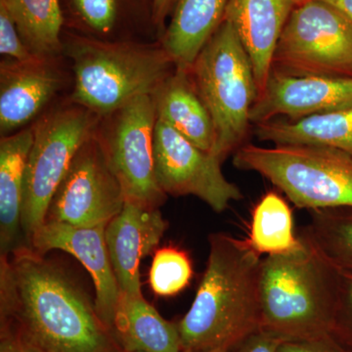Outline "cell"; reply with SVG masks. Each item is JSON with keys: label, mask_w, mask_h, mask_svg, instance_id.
I'll list each match as a JSON object with an SVG mask.
<instances>
[{"label": "cell", "mask_w": 352, "mask_h": 352, "mask_svg": "<svg viewBox=\"0 0 352 352\" xmlns=\"http://www.w3.org/2000/svg\"><path fill=\"white\" fill-rule=\"evenodd\" d=\"M106 226L78 227L45 221L32 236L30 248L41 256L53 250L69 252L82 263L94 282L97 314L112 332L120 292L106 244Z\"/></svg>", "instance_id": "7c38bea8"}, {"label": "cell", "mask_w": 352, "mask_h": 352, "mask_svg": "<svg viewBox=\"0 0 352 352\" xmlns=\"http://www.w3.org/2000/svg\"><path fill=\"white\" fill-rule=\"evenodd\" d=\"M168 227L159 208L131 201H126L122 212L106 226V244L120 294L143 296L141 259L156 249Z\"/></svg>", "instance_id": "5bb4252c"}, {"label": "cell", "mask_w": 352, "mask_h": 352, "mask_svg": "<svg viewBox=\"0 0 352 352\" xmlns=\"http://www.w3.org/2000/svg\"><path fill=\"white\" fill-rule=\"evenodd\" d=\"M233 164L272 183L296 208H352V157L320 145L244 144Z\"/></svg>", "instance_id": "8992f818"}, {"label": "cell", "mask_w": 352, "mask_h": 352, "mask_svg": "<svg viewBox=\"0 0 352 352\" xmlns=\"http://www.w3.org/2000/svg\"><path fill=\"white\" fill-rule=\"evenodd\" d=\"M295 252L263 258L261 330L284 342L330 335L340 270L305 230Z\"/></svg>", "instance_id": "3957f363"}, {"label": "cell", "mask_w": 352, "mask_h": 352, "mask_svg": "<svg viewBox=\"0 0 352 352\" xmlns=\"http://www.w3.org/2000/svg\"><path fill=\"white\" fill-rule=\"evenodd\" d=\"M284 340L259 330L241 342L230 352H278Z\"/></svg>", "instance_id": "f546056e"}, {"label": "cell", "mask_w": 352, "mask_h": 352, "mask_svg": "<svg viewBox=\"0 0 352 352\" xmlns=\"http://www.w3.org/2000/svg\"><path fill=\"white\" fill-rule=\"evenodd\" d=\"M112 333L124 352H182L176 323L163 318L143 296L120 294Z\"/></svg>", "instance_id": "44dd1931"}, {"label": "cell", "mask_w": 352, "mask_h": 352, "mask_svg": "<svg viewBox=\"0 0 352 352\" xmlns=\"http://www.w3.org/2000/svg\"><path fill=\"white\" fill-rule=\"evenodd\" d=\"M194 271L187 252L175 245H166L155 252L149 283L160 296H173L188 287Z\"/></svg>", "instance_id": "484cf974"}, {"label": "cell", "mask_w": 352, "mask_h": 352, "mask_svg": "<svg viewBox=\"0 0 352 352\" xmlns=\"http://www.w3.org/2000/svg\"><path fill=\"white\" fill-rule=\"evenodd\" d=\"M157 118L175 129L183 138L203 151L214 152V122L192 82L189 69L175 67V71L153 94Z\"/></svg>", "instance_id": "d6986e66"}, {"label": "cell", "mask_w": 352, "mask_h": 352, "mask_svg": "<svg viewBox=\"0 0 352 352\" xmlns=\"http://www.w3.org/2000/svg\"><path fill=\"white\" fill-rule=\"evenodd\" d=\"M34 142V129L2 136L0 141V254L8 256L27 247L23 235V194L25 166ZM28 248V247H27Z\"/></svg>", "instance_id": "ac0fdd59"}, {"label": "cell", "mask_w": 352, "mask_h": 352, "mask_svg": "<svg viewBox=\"0 0 352 352\" xmlns=\"http://www.w3.org/2000/svg\"><path fill=\"white\" fill-rule=\"evenodd\" d=\"M136 352H141V351H136Z\"/></svg>", "instance_id": "e575fe53"}, {"label": "cell", "mask_w": 352, "mask_h": 352, "mask_svg": "<svg viewBox=\"0 0 352 352\" xmlns=\"http://www.w3.org/2000/svg\"><path fill=\"white\" fill-rule=\"evenodd\" d=\"M154 153L157 182L166 196H195L217 212L243 198L239 187L222 173L219 157L203 151L157 118Z\"/></svg>", "instance_id": "8fae6325"}, {"label": "cell", "mask_w": 352, "mask_h": 352, "mask_svg": "<svg viewBox=\"0 0 352 352\" xmlns=\"http://www.w3.org/2000/svg\"><path fill=\"white\" fill-rule=\"evenodd\" d=\"M0 52L15 61L36 59L21 38L15 23L4 7L0 6Z\"/></svg>", "instance_id": "83f0119b"}, {"label": "cell", "mask_w": 352, "mask_h": 352, "mask_svg": "<svg viewBox=\"0 0 352 352\" xmlns=\"http://www.w3.org/2000/svg\"><path fill=\"white\" fill-rule=\"evenodd\" d=\"M60 1L69 31L106 41H126L133 34L149 32L159 36L153 20L154 0Z\"/></svg>", "instance_id": "e0dca14e"}, {"label": "cell", "mask_w": 352, "mask_h": 352, "mask_svg": "<svg viewBox=\"0 0 352 352\" xmlns=\"http://www.w3.org/2000/svg\"><path fill=\"white\" fill-rule=\"evenodd\" d=\"M302 0H229L224 20L235 28L251 58L258 97L267 85L278 39Z\"/></svg>", "instance_id": "2e32d148"}, {"label": "cell", "mask_w": 352, "mask_h": 352, "mask_svg": "<svg viewBox=\"0 0 352 352\" xmlns=\"http://www.w3.org/2000/svg\"><path fill=\"white\" fill-rule=\"evenodd\" d=\"M352 105V78L281 75L271 72L250 113L252 124L285 117L298 120Z\"/></svg>", "instance_id": "4fadbf2b"}, {"label": "cell", "mask_w": 352, "mask_h": 352, "mask_svg": "<svg viewBox=\"0 0 352 352\" xmlns=\"http://www.w3.org/2000/svg\"><path fill=\"white\" fill-rule=\"evenodd\" d=\"M208 243L195 300L176 323L182 351L230 352L261 330V256L226 233L210 234Z\"/></svg>", "instance_id": "7a4b0ae2"}, {"label": "cell", "mask_w": 352, "mask_h": 352, "mask_svg": "<svg viewBox=\"0 0 352 352\" xmlns=\"http://www.w3.org/2000/svg\"><path fill=\"white\" fill-rule=\"evenodd\" d=\"M330 335L352 352V272L340 270L339 294Z\"/></svg>", "instance_id": "4316f807"}, {"label": "cell", "mask_w": 352, "mask_h": 352, "mask_svg": "<svg viewBox=\"0 0 352 352\" xmlns=\"http://www.w3.org/2000/svg\"><path fill=\"white\" fill-rule=\"evenodd\" d=\"M0 352H41L8 326L0 325Z\"/></svg>", "instance_id": "4dcf8cb0"}, {"label": "cell", "mask_w": 352, "mask_h": 352, "mask_svg": "<svg viewBox=\"0 0 352 352\" xmlns=\"http://www.w3.org/2000/svg\"><path fill=\"white\" fill-rule=\"evenodd\" d=\"M106 118L107 124L96 133L126 201L160 208L166 195L155 170L154 96L141 95Z\"/></svg>", "instance_id": "9c48e42d"}, {"label": "cell", "mask_w": 352, "mask_h": 352, "mask_svg": "<svg viewBox=\"0 0 352 352\" xmlns=\"http://www.w3.org/2000/svg\"><path fill=\"white\" fill-rule=\"evenodd\" d=\"M229 0H175L161 45L175 67L189 69L217 32Z\"/></svg>", "instance_id": "ffe728a7"}, {"label": "cell", "mask_w": 352, "mask_h": 352, "mask_svg": "<svg viewBox=\"0 0 352 352\" xmlns=\"http://www.w3.org/2000/svg\"><path fill=\"white\" fill-rule=\"evenodd\" d=\"M254 126V135L263 142L326 146L352 157V105L302 119H274Z\"/></svg>", "instance_id": "7402d4cb"}, {"label": "cell", "mask_w": 352, "mask_h": 352, "mask_svg": "<svg viewBox=\"0 0 352 352\" xmlns=\"http://www.w3.org/2000/svg\"><path fill=\"white\" fill-rule=\"evenodd\" d=\"M182 352H191V351H182ZM208 352H228L226 351H208Z\"/></svg>", "instance_id": "836d02e7"}, {"label": "cell", "mask_w": 352, "mask_h": 352, "mask_svg": "<svg viewBox=\"0 0 352 352\" xmlns=\"http://www.w3.org/2000/svg\"><path fill=\"white\" fill-rule=\"evenodd\" d=\"M278 352H351L342 346L332 336L317 339L283 342Z\"/></svg>", "instance_id": "f1b7e54d"}, {"label": "cell", "mask_w": 352, "mask_h": 352, "mask_svg": "<svg viewBox=\"0 0 352 352\" xmlns=\"http://www.w3.org/2000/svg\"><path fill=\"white\" fill-rule=\"evenodd\" d=\"M32 55L55 59L63 52L65 22L60 0H0Z\"/></svg>", "instance_id": "603a6c76"}, {"label": "cell", "mask_w": 352, "mask_h": 352, "mask_svg": "<svg viewBox=\"0 0 352 352\" xmlns=\"http://www.w3.org/2000/svg\"><path fill=\"white\" fill-rule=\"evenodd\" d=\"M62 39L75 73L72 102L100 117L154 94L175 67L161 43L106 41L65 28Z\"/></svg>", "instance_id": "277c9868"}, {"label": "cell", "mask_w": 352, "mask_h": 352, "mask_svg": "<svg viewBox=\"0 0 352 352\" xmlns=\"http://www.w3.org/2000/svg\"><path fill=\"white\" fill-rule=\"evenodd\" d=\"M54 59L6 60L0 66V131L2 136L34 119L63 83Z\"/></svg>", "instance_id": "9a60e30c"}, {"label": "cell", "mask_w": 352, "mask_h": 352, "mask_svg": "<svg viewBox=\"0 0 352 352\" xmlns=\"http://www.w3.org/2000/svg\"><path fill=\"white\" fill-rule=\"evenodd\" d=\"M98 116L76 105L38 120L25 166L22 223L25 245L46 220L50 201L76 153L96 129ZM31 249V248H30Z\"/></svg>", "instance_id": "ba28073f"}, {"label": "cell", "mask_w": 352, "mask_h": 352, "mask_svg": "<svg viewBox=\"0 0 352 352\" xmlns=\"http://www.w3.org/2000/svg\"><path fill=\"white\" fill-rule=\"evenodd\" d=\"M271 72L352 78V20L323 0H302L278 39Z\"/></svg>", "instance_id": "52a82bcc"}, {"label": "cell", "mask_w": 352, "mask_h": 352, "mask_svg": "<svg viewBox=\"0 0 352 352\" xmlns=\"http://www.w3.org/2000/svg\"><path fill=\"white\" fill-rule=\"evenodd\" d=\"M0 325L41 352H124L80 285L27 247L0 256Z\"/></svg>", "instance_id": "6da1fadb"}, {"label": "cell", "mask_w": 352, "mask_h": 352, "mask_svg": "<svg viewBox=\"0 0 352 352\" xmlns=\"http://www.w3.org/2000/svg\"><path fill=\"white\" fill-rule=\"evenodd\" d=\"M303 230L340 270L352 272V208L310 210Z\"/></svg>", "instance_id": "d4e9b609"}, {"label": "cell", "mask_w": 352, "mask_h": 352, "mask_svg": "<svg viewBox=\"0 0 352 352\" xmlns=\"http://www.w3.org/2000/svg\"><path fill=\"white\" fill-rule=\"evenodd\" d=\"M189 73L214 122L212 154L223 163L244 145L251 109L258 98L251 58L229 21L223 20Z\"/></svg>", "instance_id": "5b68a950"}, {"label": "cell", "mask_w": 352, "mask_h": 352, "mask_svg": "<svg viewBox=\"0 0 352 352\" xmlns=\"http://www.w3.org/2000/svg\"><path fill=\"white\" fill-rule=\"evenodd\" d=\"M248 244L259 256H279L295 252L302 245L296 235L293 210L283 197L270 191L252 210Z\"/></svg>", "instance_id": "cb8c5ba5"}, {"label": "cell", "mask_w": 352, "mask_h": 352, "mask_svg": "<svg viewBox=\"0 0 352 352\" xmlns=\"http://www.w3.org/2000/svg\"><path fill=\"white\" fill-rule=\"evenodd\" d=\"M175 0H154L153 1V20L159 36H162L166 30V22L173 11Z\"/></svg>", "instance_id": "1f68e13d"}, {"label": "cell", "mask_w": 352, "mask_h": 352, "mask_svg": "<svg viewBox=\"0 0 352 352\" xmlns=\"http://www.w3.org/2000/svg\"><path fill=\"white\" fill-rule=\"evenodd\" d=\"M323 1L329 2V3L337 6L352 20V0H323Z\"/></svg>", "instance_id": "d6a6232c"}, {"label": "cell", "mask_w": 352, "mask_h": 352, "mask_svg": "<svg viewBox=\"0 0 352 352\" xmlns=\"http://www.w3.org/2000/svg\"><path fill=\"white\" fill-rule=\"evenodd\" d=\"M126 198L96 131L80 148L55 192L45 221L78 227L108 224Z\"/></svg>", "instance_id": "30bf717a"}]
</instances>
